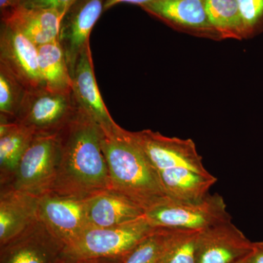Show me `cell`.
Segmentation results:
<instances>
[{
	"instance_id": "cell-22",
	"label": "cell",
	"mask_w": 263,
	"mask_h": 263,
	"mask_svg": "<svg viewBox=\"0 0 263 263\" xmlns=\"http://www.w3.org/2000/svg\"><path fill=\"white\" fill-rule=\"evenodd\" d=\"M178 228H155L120 263H160Z\"/></svg>"
},
{
	"instance_id": "cell-4",
	"label": "cell",
	"mask_w": 263,
	"mask_h": 263,
	"mask_svg": "<svg viewBox=\"0 0 263 263\" xmlns=\"http://www.w3.org/2000/svg\"><path fill=\"white\" fill-rule=\"evenodd\" d=\"M145 216L153 228L185 230H202L232 220L224 198L218 193L209 194L198 201L167 198L147 210Z\"/></svg>"
},
{
	"instance_id": "cell-5",
	"label": "cell",
	"mask_w": 263,
	"mask_h": 263,
	"mask_svg": "<svg viewBox=\"0 0 263 263\" xmlns=\"http://www.w3.org/2000/svg\"><path fill=\"white\" fill-rule=\"evenodd\" d=\"M59 160L58 133L35 135L19 162L13 180L5 186L37 197L51 193L57 179Z\"/></svg>"
},
{
	"instance_id": "cell-13",
	"label": "cell",
	"mask_w": 263,
	"mask_h": 263,
	"mask_svg": "<svg viewBox=\"0 0 263 263\" xmlns=\"http://www.w3.org/2000/svg\"><path fill=\"white\" fill-rule=\"evenodd\" d=\"M206 1L153 0L142 7V9L181 32L199 37L219 40V34L209 20Z\"/></svg>"
},
{
	"instance_id": "cell-24",
	"label": "cell",
	"mask_w": 263,
	"mask_h": 263,
	"mask_svg": "<svg viewBox=\"0 0 263 263\" xmlns=\"http://www.w3.org/2000/svg\"><path fill=\"white\" fill-rule=\"evenodd\" d=\"M200 230L178 229L160 263H197V246Z\"/></svg>"
},
{
	"instance_id": "cell-19",
	"label": "cell",
	"mask_w": 263,
	"mask_h": 263,
	"mask_svg": "<svg viewBox=\"0 0 263 263\" xmlns=\"http://www.w3.org/2000/svg\"><path fill=\"white\" fill-rule=\"evenodd\" d=\"M164 193L171 200L181 202L198 201L209 194L217 179L188 169H175L158 173Z\"/></svg>"
},
{
	"instance_id": "cell-31",
	"label": "cell",
	"mask_w": 263,
	"mask_h": 263,
	"mask_svg": "<svg viewBox=\"0 0 263 263\" xmlns=\"http://www.w3.org/2000/svg\"><path fill=\"white\" fill-rule=\"evenodd\" d=\"M249 255H247V257H243V259H240V260L237 261V262H235V263H249L248 262Z\"/></svg>"
},
{
	"instance_id": "cell-8",
	"label": "cell",
	"mask_w": 263,
	"mask_h": 263,
	"mask_svg": "<svg viewBox=\"0 0 263 263\" xmlns=\"http://www.w3.org/2000/svg\"><path fill=\"white\" fill-rule=\"evenodd\" d=\"M39 219L65 247L89 228L84 200L48 193L39 197Z\"/></svg>"
},
{
	"instance_id": "cell-12",
	"label": "cell",
	"mask_w": 263,
	"mask_h": 263,
	"mask_svg": "<svg viewBox=\"0 0 263 263\" xmlns=\"http://www.w3.org/2000/svg\"><path fill=\"white\" fill-rule=\"evenodd\" d=\"M231 221L200 230L197 263H235L249 255L255 247Z\"/></svg>"
},
{
	"instance_id": "cell-9",
	"label": "cell",
	"mask_w": 263,
	"mask_h": 263,
	"mask_svg": "<svg viewBox=\"0 0 263 263\" xmlns=\"http://www.w3.org/2000/svg\"><path fill=\"white\" fill-rule=\"evenodd\" d=\"M65 245L41 220L0 247V263H59Z\"/></svg>"
},
{
	"instance_id": "cell-26",
	"label": "cell",
	"mask_w": 263,
	"mask_h": 263,
	"mask_svg": "<svg viewBox=\"0 0 263 263\" xmlns=\"http://www.w3.org/2000/svg\"><path fill=\"white\" fill-rule=\"evenodd\" d=\"M77 0H22L20 6L25 8H51L58 10L64 16Z\"/></svg>"
},
{
	"instance_id": "cell-11",
	"label": "cell",
	"mask_w": 263,
	"mask_h": 263,
	"mask_svg": "<svg viewBox=\"0 0 263 263\" xmlns=\"http://www.w3.org/2000/svg\"><path fill=\"white\" fill-rule=\"evenodd\" d=\"M0 64L15 76L27 91L43 88L38 47L22 33L1 24Z\"/></svg>"
},
{
	"instance_id": "cell-15",
	"label": "cell",
	"mask_w": 263,
	"mask_h": 263,
	"mask_svg": "<svg viewBox=\"0 0 263 263\" xmlns=\"http://www.w3.org/2000/svg\"><path fill=\"white\" fill-rule=\"evenodd\" d=\"M39 197L4 186L0 192V247L39 220Z\"/></svg>"
},
{
	"instance_id": "cell-17",
	"label": "cell",
	"mask_w": 263,
	"mask_h": 263,
	"mask_svg": "<svg viewBox=\"0 0 263 263\" xmlns=\"http://www.w3.org/2000/svg\"><path fill=\"white\" fill-rule=\"evenodd\" d=\"M62 18L58 10L51 8L19 6L2 15L1 21L22 33L38 47L59 39Z\"/></svg>"
},
{
	"instance_id": "cell-16",
	"label": "cell",
	"mask_w": 263,
	"mask_h": 263,
	"mask_svg": "<svg viewBox=\"0 0 263 263\" xmlns=\"http://www.w3.org/2000/svg\"><path fill=\"white\" fill-rule=\"evenodd\" d=\"M89 228H108L145 216L143 208L122 194L104 190L85 199Z\"/></svg>"
},
{
	"instance_id": "cell-30",
	"label": "cell",
	"mask_w": 263,
	"mask_h": 263,
	"mask_svg": "<svg viewBox=\"0 0 263 263\" xmlns=\"http://www.w3.org/2000/svg\"><path fill=\"white\" fill-rule=\"evenodd\" d=\"M22 0H0L1 16L18 8L22 4Z\"/></svg>"
},
{
	"instance_id": "cell-23",
	"label": "cell",
	"mask_w": 263,
	"mask_h": 263,
	"mask_svg": "<svg viewBox=\"0 0 263 263\" xmlns=\"http://www.w3.org/2000/svg\"><path fill=\"white\" fill-rule=\"evenodd\" d=\"M27 90L0 64V117L15 121Z\"/></svg>"
},
{
	"instance_id": "cell-1",
	"label": "cell",
	"mask_w": 263,
	"mask_h": 263,
	"mask_svg": "<svg viewBox=\"0 0 263 263\" xmlns=\"http://www.w3.org/2000/svg\"><path fill=\"white\" fill-rule=\"evenodd\" d=\"M102 136L100 126L78 105L75 115L58 133L60 160L51 193L85 200L112 190Z\"/></svg>"
},
{
	"instance_id": "cell-7",
	"label": "cell",
	"mask_w": 263,
	"mask_h": 263,
	"mask_svg": "<svg viewBox=\"0 0 263 263\" xmlns=\"http://www.w3.org/2000/svg\"><path fill=\"white\" fill-rule=\"evenodd\" d=\"M133 134L157 174L170 170L188 169L203 176L212 175L204 166L193 140L164 136L151 129L133 132Z\"/></svg>"
},
{
	"instance_id": "cell-18",
	"label": "cell",
	"mask_w": 263,
	"mask_h": 263,
	"mask_svg": "<svg viewBox=\"0 0 263 263\" xmlns=\"http://www.w3.org/2000/svg\"><path fill=\"white\" fill-rule=\"evenodd\" d=\"M34 133L16 121L0 117V185L11 182L26 151L32 143Z\"/></svg>"
},
{
	"instance_id": "cell-28",
	"label": "cell",
	"mask_w": 263,
	"mask_h": 263,
	"mask_svg": "<svg viewBox=\"0 0 263 263\" xmlns=\"http://www.w3.org/2000/svg\"><path fill=\"white\" fill-rule=\"evenodd\" d=\"M152 1L153 0H105V4H104V11H106L112 7L120 4V3H130V4L139 5L142 8Z\"/></svg>"
},
{
	"instance_id": "cell-21",
	"label": "cell",
	"mask_w": 263,
	"mask_h": 263,
	"mask_svg": "<svg viewBox=\"0 0 263 263\" xmlns=\"http://www.w3.org/2000/svg\"><path fill=\"white\" fill-rule=\"evenodd\" d=\"M211 24L222 39H245V27L237 0H207Z\"/></svg>"
},
{
	"instance_id": "cell-14",
	"label": "cell",
	"mask_w": 263,
	"mask_h": 263,
	"mask_svg": "<svg viewBox=\"0 0 263 263\" xmlns=\"http://www.w3.org/2000/svg\"><path fill=\"white\" fill-rule=\"evenodd\" d=\"M72 79V94L78 105L100 126L103 133L117 130L120 126L109 113L97 84L90 45L79 57Z\"/></svg>"
},
{
	"instance_id": "cell-3",
	"label": "cell",
	"mask_w": 263,
	"mask_h": 263,
	"mask_svg": "<svg viewBox=\"0 0 263 263\" xmlns=\"http://www.w3.org/2000/svg\"><path fill=\"white\" fill-rule=\"evenodd\" d=\"M146 216L108 228H89L65 247L70 259H122L153 230Z\"/></svg>"
},
{
	"instance_id": "cell-10",
	"label": "cell",
	"mask_w": 263,
	"mask_h": 263,
	"mask_svg": "<svg viewBox=\"0 0 263 263\" xmlns=\"http://www.w3.org/2000/svg\"><path fill=\"white\" fill-rule=\"evenodd\" d=\"M105 2L77 0L62 19L58 40L65 52L71 76L81 53L90 45V34L104 12Z\"/></svg>"
},
{
	"instance_id": "cell-27",
	"label": "cell",
	"mask_w": 263,
	"mask_h": 263,
	"mask_svg": "<svg viewBox=\"0 0 263 263\" xmlns=\"http://www.w3.org/2000/svg\"><path fill=\"white\" fill-rule=\"evenodd\" d=\"M122 259H70L63 256L59 263H120Z\"/></svg>"
},
{
	"instance_id": "cell-20",
	"label": "cell",
	"mask_w": 263,
	"mask_h": 263,
	"mask_svg": "<svg viewBox=\"0 0 263 263\" xmlns=\"http://www.w3.org/2000/svg\"><path fill=\"white\" fill-rule=\"evenodd\" d=\"M38 62L43 89L72 92V76L59 40L38 46Z\"/></svg>"
},
{
	"instance_id": "cell-25",
	"label": "cell",
	"mask_w": 263,
	"mask_h": 263,
	"mask_svg": "<svg viewBox=\"0 0 263 263\" xmlns=\"http://www.w3.org/2000/svg\"><path fill=\"white\" fill-rule=\"evenodd\" d=\"M239 5L246 38L263 32V0H237Z\"/></svg>"
},
{
	"instance_id": "cell-2",
	"label": "cell",
	"mask_w": 263,
	"mask_h": 263,
	"mask_svg": "<svg viewBox=\"0 0 263 263\" xmlns=\"http://www.w3.org/2000/svg\"><path fill=\"white\" fill-rule=\"evenodd\" d=\"M102 149L114 191L130 199L145 212L169 198L133 132L121 127L113 133L103 132Z\"/></svg>"
},
{
	"instance_id": "cell-6",
	"label": "cell",
	"mask_w": 263,
	"mask_h": 263,
	"mask_svg": "<svg viewBox=\"0 0 263 263\" xmlns=\"http://www.w3.org/2000/svg\"><path fill=\"white\" fill-rule=\"evenodd\" d=\"M78 109L72 92H55L41 88L27 91L15 121L34 135L57 134Z\"/></svg>"
},
{
	"instance_id": "cell-29",
	"label": "cell",
	"mask_w": 263,
	"mask_h": 263,
	"mask_svg": "<svg viewBox=\"0 0 263 263\" xmlns=\"http://www.w3.org/2000/svg\"><path fill=\"white\" fill-rule=\"evenodd\" d=\"M249 263H263V241L256 242L254 250L248 257Z\"/></svg>"
}]
</instances>
